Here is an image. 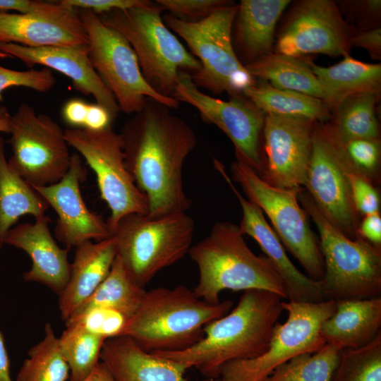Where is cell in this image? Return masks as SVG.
I'll return each instance as SVG.
<instances>
[{
    "label": "cell",
    "mask_w": 381,
    "mask_h": 381,
    "mask_svg": "<svg viewBox=\"0 0 381 381\" xmlns=\"http://www.w3.org/2000/svg\"><path fill=\"white\" fill-rule=\"evenodd\" d=\"M170 108L148 99L120 133L126 167L148 202L147 215L186 212L191 206L183 187L184 162L197 145L192 128Z\"/></svg>",
    "instance_id": "1"
},
{
    "label": "cell",
    "mask_w": 381,
    "mask_h": 381,
    "mask_svg": "<svg viewBox=\"0 0 381 381\" xmlns=\"http://www.w3.org/2000/svg\"><path fill=\"white\" fill-rule=\"evenodd\" d=\"M284 300L267 291H245L234 308L205 327L198 343L183 350L151 353L186 370L195 368L207 379H218L226 363L265 352L284 311Z\"/></svg>",
    "instance_id": "2"
},
{
    "label": "cell",
    "mask_w": 381,
    "mask_h": 381,
    "mask_svg": "<svg viewBox=\"0 0 381 381\" xmlns=\"http://www.w3.org/2000/svg\"><path fill=\"white\" fill-rule=\"evenodd\" d=\"M199 270L193 290L199 298L218 303L224 290H263L287 299L284 282L265 255H256L246 244L238 225L215 223L210 234L188 253Z\"/></svg>",
    "instance_id": "3"
},
{
    "label": "cell",
    "mask_w": 381,
    "mask_h": 381,
    "mask_svg": "<svg viewBox=\"0 0 381 381\" xmlns=\"http://www.w3.org/2000/svg\"><path fill=\"white\" fill-rule=\"evenodd\" d=\"M233 302L209 303L184 285L147 291L120 336L133 339L148 351L186 349L204 336L205 327L228 313Z\"/></svg>",
    "instance_id": "4"
},
{
    "label": "cell",
    "mask_w": 381,
    "mask_h": 381,
    "mask_svg": "<svg viewBox=\"0 0 381 381\" xmlns=\"http://www.w3.org/2000/svg\"><path fill=\"white\" fill-rule=\"evenodd\" d=\"M162 11L150 1L99 17L129 42L146 81L161 95L172 97L179 72L191 75L200 70V63L167 28Z\"/></svg>",
    "instance_id": "5"
},
{
    "label": "cell",
    "mask_w": 381,
    "mask_h": 381,
    "mask_svg": "<svg viewBox=\"0 0 381 381\" xmlns=\"http://www.w3.org/2000/svg\"><path fill=\"white\" fill-rule=\"evenodd\" d=\"M194 229V221L186 212L158 217L133 213L120 219L111 236L126 272L145 288L159 272L188 253Z\"/></svg>",
    "instance_id": "6"
},
{
    "label": "cell",
    "mask_w": 381,
    "mask_h": 381,
    "mask_svg": "<svg viewBox=\"0 0 381 381\" xmlns=\"http://www.w3.org/2000/svg\"><path fill=\"white\" fill-rule=\"evenodd\" d=\"M238 12L234 2L218 8L207 17L188 21L171 14L163 20L188 44L200 63L199 71L191 74L198 87L215 94L226 92L231 97L243 96L256 83L238 59L233 45L232 28Z\"/></svg>",
    "instance_id": "7"
},
{
    "label": "cell",
    "mask_w": 381,
    "mask_h": 381,
    "mask_svg": "<svg viewBox=\"0 0 381 381\" xmlns=\"http://www.w3.org/2000/svg\"><path fill=\"white\" fill-rule=\"evenodd\" d=\"M298 200L317 226L325 265L320 281L325 300L360 299L381 295V247L361 236L351 239L332 225L305 190Z\"/></svg>",
    "instance_id": "8"
},
{
    "label": "cell",
    "mask_w": 381,
    "mask_h": 381,
    "mask_svg": "<svg viewBox=\"0 0 381 381\" xmlns=\"http://www.w3.org/2000/svg\"><path fill=\"white\" fill-rule=\"evenodd\" d=\"M78 11L88 39L90 63L120 111L134 114L145 107L148 99L171 109L179 107L177 100L161 95L146 81L135 52L122 35L104 24L92 11Z\"/></svg>",
    "instance_id": "9"
},
{
    "label": "cell",
    "mask_w": 381,
    "mask_h": 381,
    "mask_svg": "<svg viewBox=\"0 0 381 381\" xmlns=\"http://www.w3.org/2000/svg\"><path fill=\"white\" fill-rule=\"evenodd\" d=\"M287 318L277 322L267 349L261 355L224 365L218 381H262L277 367L304 353H313L325 342L320 335L323 322L335 310V301L302 303L283 301Z\"/></svg>",
    "instance_id": "10"
},
{
    "label": "cell",
    "mask_w": 381,
    "mask_h": 381,
    "mask_svg": "<svg viewBox=\"0 0 381 381\" xmlns=\"http://www.w3.org/2000/svg\"><path fill=\"white\" fill-rule=\"evenodd\" d=\"M231 171L232 179L241 187L248 200L270 219L281 242L301 263L308 276L320 282L325 274L324 261L307 213L298 203V194L301 188L282 189L272 186L250 167L237 160L232 164Z\"/></svg>",
    "instance_id": "11"
},
{
    "label": "cell",
    "mask_w": 381,
    "mask_h": 381,
    "mask_svg": "<svg viewBox=\"0 0 381 381\" xmlns=\"http://www.w3.org/2000/svg\"><path fill=\"white\" fill-rule=\"evenodd\" d=\"M10 169L32 186H46L67 173L71 155L64 130L47 114L23 103L11 115Z\"/></svg>",
    "instance_id": "12"
},
{
    "label": "cell",
    "mask_w": 381,
    "mask_h": 381,
    "mask_svg": "<svg viewBox=\"0 0 381 381\" xmlns=\"http://www.w3.org/2000/svg\"><path fill=\"white\" fill-rule=\"evenodd\" d=\"M65 139L75 149L96 174L102 199L110 215L107 223L111 231L127 214H147L148 202L128 171L124 161L122 139L111 126L94 131L66 128Z\"/></svg>",
    "instance_id": "13"
},
{
    "label": "cell",
    "mask_w": 381,
    "mask_h": 381,
    "mask_svg": "<svg viewBox=\"0 0 381 381\" xmlns=\"http://www.w3.org/2000/svg\"><path fill=\"white\" fill-rule=\"evenodd\" d=\"M342 143L327 122H315L313 150L304 184L327 221L351 239L358 236L361 222L346 174Z\"/></svg>",
    "instance_id": "14"
},
{
    "label": "cell",
    "mask_w": 381,
    "mask_h": 381,
    "mask_svg": "<svg viewBox=\"0 0 381 381\" xmlns=\"http://www.w3.org/2000/svg\"><path fill=\"white\" fill-rule=\"evenodd\" d=\"M171 97L193 106L205 121L219 128L233 143L237 161L262 176L264 112L244 96L224 101L203 93L185 71L179 72Z\"/></svg>",
    "instance_id": "15"
},
{
    "label": "cell",
    "mask_w": 381,
    "mask_h": 381,
    "mask_svg": "<svg viewBox=\"0 0 381 381\" xmlns=\"http://www.w3.org/2000/svg\"><path fill=\"white\" fill-rule=\"evenodd\" d=\"M356 32L334 1H301L279 35L276 52L298 58L313 54L344 57L350 55Z\"/></svg>",
    "instance_id": "16"
},
{
    "label": "cell",
    "mask_w": 381,
    "mask_h": 381,
    "mask_svg": "<svg viewBox=\"0 0 381 381\" xmlns=\"http://www.w3.org/2000/svg\"><path fill=\"white\" fill-rule=\"evenodd\" d=\"M315 123L303 118L265 115L261 176L265 181L282 189L304 187L312 156Z\"/></svg>",
    "instance_id": "17"
},
{
    "label": "cell",
    "mask_w": 381,
    "mask_h": 381,
    "mask_svg": "<svg viewBox=\"0 0 381 381\" xmlns=\"http://www.w3.org/2000/svg\"><path fill=\"white\" fill-rule=\"evenodd\" d=\"M86 177L80 157L73 153L69 169L60 181L46 186H32L55 210V236L68 250L83 242L99 241L111 236L107 221L90 211L84 202L80 184Z\"/></svg>",
    "instance_id": "18"
},
{
    "label": "cell",
    "mask_w": 381,
    "mask_h": 381,
    "mask_svg": "<svg viewBox=\"0 0 381 381\" xmlns=\"http://www.w3.org/2000/svg\"><path fill=\"white\" fill-rule=\"evenodd\" d=\"M214 164L240 203L242 218L238 226L241 232L252 237L258 243L265 256L275 268L284 282L287 300L302 303L325 301L320 282L304 274L290 260L280 239L267 223L261 209L240 193L219 161L215 159Z\"/></svg>",
    "instance_id": "19"
},
{
    "label": "cell",
    "mask_w": 381,
    "mask_h": 381,
    "mask_svg": "<svg viewBox=\"0 0 381 381\" xmlns=\"http://www.w3.org/2000/svg\"><path fill=\"white\" fill-rule=\"evenodd\" d=\"M87 52L88 47H29L0 42V56L17 58L30 68L42 65L61 73L71 80L77 91L92 96L115 119L120 111L117 102L92 67Z\"/></svg>",
    "instance_id": "20"
},
{
    "label": "cell",
    "mask_w": 381,
    "mask_h": 381,
    "mask_svg": "<svg viewBox=\"0 0 381 381\" xmlns=\"http://www.w3.org/2000/svg\"><path fill=\"white\" fill-rule=\"evenodd\" d=\"M59 3V8L48 12L0 13V42L29 47H88L79 11Z\"/></svg>",
    "instance_id": "21"
},
{
    "label": "cell",
    "mask_w": 381,
    "mask_h": 381,
    "mask_svg": "<svg viewBox=\"0 0 381 381\" xmlns=\"http://www.w3.org/2000/svg\"><path fill=\"white\" fill-rule=\"evenodd\" d=\"M51 219L44 215L34 223L16 224L6 233L4 244L25 251L31 260L30 269L23 274L25 282L45 285L59 294L68 282V250L60 248L50 229Z\"/></svg>",
    "instance_id": "22"
},
{
    "label": "cell",
    "mask_w": 381,
    "mask_h": 381,
    "mask_svg": "<svg viewBox=\"0 0 381 381\" xmlns=\"http://www.w3.org/2000/svg\"><path fill=\"white\" fill-rule=\"evenodd\" d=\"M75 248L68 282L58 294L59 309L64 322L102 282L116 255L112 236L96 242L87 241Z\"/></svg>",
    "instance_id": "23"
},
{
    "label": "cell",
    "mask_w": 381,
    "mask_h": 381,
    "mask_svg": "<svg viewBox=\"0 0 381 381\" xmlns=\"http://www.w3.org/2000/svg\"><path fill=\"white\" fill-rule=\"evenodd\" d=\"M100 361L116 381H189L181 365L143 349L126 336L105 339Z\"/></svg>",
    "instance_id": "24"
},
{
    "label": "cell",
    "mask_w": 381,
    "mask_h": 381,
    "mask_svg": "<svg viewBox=\"0 0 381 381\" xmlns=\"http://www.w3.org/2000/svg\"><path fill=\"white\" fill-rule=\"evenodd\" d=\"M381 334V296L335 301V310L320 327L325 344L340 349L372 342Z\"/></svg>",
    "instance_id": "25"
},
{
    "label": "cell",
    "mask_w": 381,
    "mask_h": 381,
    "mask_svg": "<svg viewBox=\"0 0 381 381\" xmlns=\"http://www.w3.org/2000/svg\"><path fill=\"white\" fill-rule=\"evenodd\" d=\"M289 0H241L234 20L235 52L243 66L272 52L277 23Z\"/></svg>",
    "instance_id": "26"
},
{
    "label": "cell",
    "mask_w": 381,
    "mask_h": 381,
    "mask_svg": "<svg viewBox=\"0 0 381 381\" xmlns=\"http://www.w3.org/2000/svg\"><path fill=\"white\" fill-rule=\"evenodd\" d=\"M313 73L320 83L325 102L332 110L346 97L370 92L380 96L381 65L357 60L350 55L329 67L309 61Z\"/></svg>",
    "instance_id": "27"
},
{
    "label": "cell",
    "mask_w": 381,
    "mask_h": 381,
    "mask_svg": "<svg viewBox=\"0 0 381 381\" xmlns=\"http://www.w3.org/2000/svg\"><path fill=\"white\" fill-rule=\"evenodd\" d=\"M0 135V249L6 233L26 214L37 219L49 207L44 198L25 179L13 171L6 159Z\"/></svg>",
    "instance_id": "28"
},
{
    "label": "cell",
    "mask_w": 381,
    "mask_h": 381,
    "mask_svg": "<svg viewBox=\"0 0 381 381\" xmlns=\"http://www.w3.org/2000/svg\"><path fill=\"white\" fill-rule=\"evenodd\" d=\"M255 79L274 87L306 94L325 102L323 89L313 73L309 61L270 52L244 66Z\"/></svg>",
    "instance_id": "29"
},
{
    "label": "cell",
    "mask_w": 381,
    "mask_h": 381,
    "mask_svg": "<svg viewBox=\"0 0 381 381\" xmlns=\"http://www.w3.org/2000/svg\"><path fill=\"white\" fill-rule=\"evenodd\" d=\"M243 96L265 115L297 117L315 122H327L332 112L323 100L299 92L282 90L259 80Z\"/></svg>",
    "instance_id": "30"
},
{
    "label": "cell",
    "mask_w": 381,
    "mask_h": 381,
    "mask_svg": "<svg viewBox=\"0 0 381 381\" xmlns=\"http://www.w3.org/2000/svg\"><path fill=\"white\" fill-rule=\"evenodd\" d=\"M146 291L145 288L130 278L116 255L107 277L93 294L74 311L65 325L95 308H114L130 319L141 305Z\"/></svg>",
    "instance_id": "31"
},
{
    "label": "cell",
    "mask_w": 381,
    "mask_h": 381,
    "mask_svg": "<svg viewBox=\"0 0 381 381\" xmlns=\"http://www.w3.org/2000/svg\"><path fill=\"white\" fill-rule=\"evenodd\" d=\"M380 96L365 92L344 99L328 121L341 142L359 138L380 139L375 107Z\"/></svg>",
    "instance_id": "32"
},
{
    "label": "cell",
    "mask_w": 381,
    "mask_h": 381,
    "mask_svg": "<svg viewBox=\"0 0 381 381\" xmlns=\"http://www.w3.org/2000/svg\"><path fill=\"white\" fill-rule=\"evenodd\" d=\"M18 372L16 381H66L69 367L52 325H44V338L32 346Z\"/></svg>",
    "instance_id": "33"
},
{
    "label": "cell",
    "mask_w": 381,
    "mask_h": 381,
    "mask_svg": "<svg viewBox=\"0 0 381 381\" xmlns=\"http://www.w3.org/2000/svg\"><path fill=\"white\" fill-rule=\"evenodd\" d=\"M58 338L61 351L69 367V381H82L100 361L105 339L76 323L66 325Z\"/></svg>",
    "instance_id": "34"
},
{
    "label": "cell",
    "mask_w": 381,
    "mask_h": 381,
    "mask_svg": "<svg viewBox=\"0 0 381 381\" xmlns=\"http://www.w3.org/2000/svg\"><path fill=\"white\" fill-rule=\"evenodd\" d=\"M340 350L336 346L325 344L315 352L292 358L262 381H331Z\"/></svg>",
    "instance_id": "35"
},
{
    "label": "cell",
    "mask_w": 381,
    "mask_h": 381,
    "mask_svg": "<svg viewBox=\"0 0 381 381\" xmlns=\"http://www.w3.org/2000/svg\"><path fill=\"white\" fill-rule=\"evenodd\" d=\"M331 381H381V334L365 346L341 349Z\"/></svg>",
    "instance_id": "36"
},
{
    "label": "cell",
    "mask_w": 381,
    "mask_h": 381,
    "mask_svg": "<svg viewBox=\"0 0 381 381\" xmlns=\"http://www.w3.org/2000/svg\"><path fill=\"white\" fill-rule=\"evenodd\" d=\"M341 143L354 167L375 186L377 185L380 181V139L359 138Z\"/></svg>",
    "instance_id": "37"
},
{
    "label": "cell",
    "mask_w": 381,
    "mask_h": 381,
    "mask_svg": "<svg viewBox=\"0 0 381 381\" xmlns=\"http://www.w3.org/2000/svg\"><path fill=\"white\" fill-rule=\"evenodd\" d=\"M128 320L124 313L116 309L95 308L65 325L78 324L89 332L107 339L120 336Z\"/></svg>",
    "instance_id": "38"
},
{
    "label": "cell",
    "mask_w": 381,
    "mask_h": 381,
    "mask_svg": "<svg viewBox=\"0 0 381 381\" xmlns=\"http://www.w3.org/2000/svg\"><path fill=\"white\" fill-rule=\"evenodd\" d=\"M345 169L353 201L360 216L380 212V198L376 186L354 167L348 157Z\"/></svg>",
    "instance_id": "39"
},
{
    "label": "cell",
    "mask_w": 381,
    "mask_h": 381,
    "mask_svg": "<svg viewBox=\"0 0 381 381\" xmlns=\"http://www.w3.org/2000/svg\"><path fill=\"white\" fill-rule=\"evenodd\" d=\"M56 82L52 71L46 67L40 70L16 71L0 66V102L3 100L2 92L7 88L25 87L46 92L54 87Z\"/></svg>",
    "instance_id": "40"
},
{
    "label": "cell",
    "mask_w": 381,
    "mask_h": 381,
    "mask_svg": "<svg viewBox=\"0 0 381 381\" xmlns=\"http://www.w3.org/2000/svg\"><path fill=\"white\" fill-rule=\"evenodd\" d=\"M156 4L163 11L188 21H197L207 17L214 11L233 3L225 0H157Z\"/></svg>",
    "instance_id": "41"
},
{
    "label": "cell",
    "mask_w": 381,
    "mask_h": 381,
    "mask_svg": "<svg viewBox=\"0 0 381 381\" xmlns=\"http://www.w3.org/2000/svg\"><path fill=\"white\" fill-rule=\"evenodd\" d=\"M61 4L78 10L89 9L100 16L114 10H126L142 6L150 2L147 0H61Z\"/></svg>",
    "instance_id": "42"
},
{
    "label": "cell",
    "mask_w": 381,
    "mask_h": 381,
    "mask_svg": "<svg viewBox=\"0 0 381 381\" xmlns=\"http://www.w3.org/2000/svg\"><path fill=\"white\" fill-rule=\"evenodd\" d=\"M59 1L0 0V13L16 11L20 13H43L59 8Z\"/></svg>",
    "instance_id": "43"
},
{
    "label": "cell",
    "mask_w": 381,
    "mask_h": 381,
    "mask_svg": "<svg viewBox=\"0 0 381 381\" xmlns=\"http://www.w3.org/2000/svg\"><path fill=\"white\" fill-rule=\"evenodd\" d=\"M351 45L367 50L372 58H381V28L376 27L364 31L357 32L353 37Z\"/></svg>",
    "instance_id": "44"
},
{
    "label": "cell",
    "mask_w": 381,
    "mask_h": 381,
    "mask_svg": "<svg viewBox=\"0 0 381 381\" xmlns=\"http://www.w3.org/2000/svg\"><path fill=\"white\" fill-rule=\"evenodd\" d=\"M88 104L80 98H72L65 102L62 117L71 128H84Z\"/></svg>",
    "instance_id": "45"
},
{
    "label": "cell",
    "mask_w": 381,
    "mask_h": 381,
    "mask_svg": "<svg viewBox=\"0 0 381 381\" xmlns=\"http://www.w3.org/2000/svg\"><path fill=\"white\" fill-rule=\"evenodd\" d=\"M114 120L106 107L97 102L89 103L83 128L94 131H102L111 126Z\"/></svg>",
    "instance_id": "46"
},
{
    "label": "cell",
    "mask_w": 381,
    "mask_h": 381,
    "mask_svg": "<svg viewBox=\"0 0 381 381\" xmlns=\"http://www.w3.org/2000/svg\"><path fill=\"white\" fill-rule=\"evenodd\" d=\"M347 4V8H351L353 13H356V19L359 25L377 22L380 16L381 1L367 0L344 1Z\"/></svg>",
    "instance_id": "47"
},
{
    "label": "cell",
    "mask_w": 381,
    "mask_h": 381,
    "mask_svg": "<svg viewBox=\"0 0 381 381\" xmlns=\"http://www.w3.org/2000/svg\"><path fill=\"white\" fill-rule=\"evenodd\" d=\"M358 235L374 246L381 247V216L380 212L363 217Z\"/></svg>",
    "instance_id": "48"
},
{
    "label": "cell",
    "mask_w": 381,
    "mask_h": 381,
    "mask_svg": "<svg viewBox=\"0 0 381 381\" xmlns=\"http://www.w3.org/2000/svg\"><path fill=\"white\" fill-rule=\"evenodd\" d=\"M0 381H13L10 374V360L4 337L0 330Z\"/></svg>",
    "instance_id": "49"
},
{
    "label": "cell",
    "mask_w": 381,
    "mask_h": 381,
    "mask_svg": "<svg viewBox=\"0 0 381 381\" xmlns=\"http://www.w3.org/2000/svg\"><path fill=\"white\" fill-rule=\"evenodd\" d=\"M82 381H116L108 368L101 361L90 373Z\"/></svg>",
    "instance_id": "50"
},
{
    "label": "cell",
    "mask_w": 381,
    "mask_h": 381,
    "mask_svg": "<svg viewBox=\"0 0 381 381\" xmlns=\"http://www.w3.org/2000/svg\"><path fill=\"white\" fill-rule=\"evenodd\" d=\"M11 114L8 109L2 105H0V133H11Z\"/></svg>",
    "instance_id": "51"
},
{
    "label": "cell",
    "mask_w": 381,
    "mask_h": 381,
    "mask_svg": "<svg viewBox=\"0 0 381 381\" xmlns=\"http://www.w3.org/2000/svg\"><path fill=\"white\" fill-rule=\"evenodd\" d=\"M203 381H218V380L217 379H216V380L207 379V380H205Z\"/></svg>",
    "instance_id": "52"
}]
</instances>
